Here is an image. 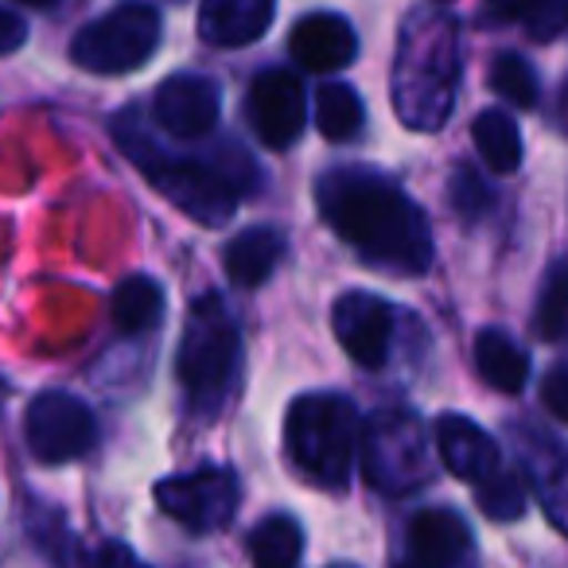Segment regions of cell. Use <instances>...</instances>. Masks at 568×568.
Wrapping results in <instances>:
<instances>
[{
  "label": "cell",
  "instance_id": "obj_1",
  "mask_svg": "<svg viewBox=\"0 0 568 568\" xmlns=\"http://www.w3.org/2000/svg\"><path fill=\"white\" fill-rule=\"evenodd\" d=\"M327 226L386 273H425L433 265V234L420 206L389 180L363 168H335L316 183Z\"/></svg>",
  "mask_w": 568,
  "mask_h": 568
},
{
  "label": "cell",
  "instance_id": "obj_2",
  "mask_svg": "<svg viewBox=\"0 0 568 568\" xmlns=\"http://www.w3.org/2000/svg\"><path fill=\"white\" fill-rule=\"evenodd\" d=\"M459 79V48L452 17L420 9L405 20L394 59V110L409 129L433 133L452 113Z\"/></svg>",
  "mask_w": 568,
  "mask_h": 568
},
{
  "label": "cell",
  "instance_id": "obj_3",
  "mask_svg": "<svg viewBox=\"0 0 568 568\" xmlns=\"http://www.w3.org/2000/svg\"><path fill=\"white\" fill-rule=\"evenodd\" d=\"M113 141L156 183L160 195L172 206H180L187 219H195L199 226H222V222L234 219L237 187L219 164H203V160L168 152L160 141H152V133L136 121V113H121L113 121Z\"/></svg>",
  "mask_w": 568,
  "mask_h": 568
},
{
  "label": "cell",
  "instance_id": "obj_4",
  "mask_svg": "<svg viewBox=\"0 0 568 568\" xmlns=\"http://www.w3.org/2000/svg\"><path fill=\"white\" fill-rule=\"evenodd\" d=\"M358 444H363L358 409L343 394H304L284 417L288 459L304 479L324 490H347Z\"/></svg>",
  "mask_w": 568,
  "mask_h": 568
},
{
  "label": "cell",
  "instance_id": "obj_5",
  "mask_svg": "<svg viewBox=\"0 0 568 568\" xmlns=\"http://www.w3.org/2000/svg\"><path fill=\"white\" fill-rule=\"evenodd\" d=\"M237 363H242V339H237L226 304L219 296H199L191 304L187 327L180 339V358H175L183 397H187L195 417H219L222 402L234 389Z\"/></svg>",
  "mask_w": 568,
  "mask_h": 568
},
{
  "label": "cell",
  "instance_id": "obj_6",
  "mask_svg": "<svg viewBox=\"0 0 568 568\" xmlns=\"http://www.w3.org/2000/svg\"><path fill=\"white\" fill-rule=\"evenodd\" d=\"M160 48V12L141 0L118 4L90 20L71 43V59L90 74H129L144 67Z\"/></svg>",
  "mask_w": 568,
  "mask_h": 568
},
{
  "label": "cell",
  "instance_id": "obj_7",
  "mask_svg": "<svg viewBox=\"0 0 568 568\" xmlns=\"http://www.w3.org/2000/svg\"><path fill=\"white\" fill-rule=\"evenodd\" d=\"M152 495L172 521L195 529V534H214L234 521L242 490H237L234 471L226 467H199V471L160 479Z\"/></svg>",
  "mask_w": 568,
  "mask_h": 568
},
{
  "label": "cell",
  "instance_id": "obj_8",
  "mask_svg": "<svg viewBox=\"0 0 568 568\" xmlns=\"http://www.w3.org/2000/svg\"><path fill=\"white\" fill-rule=\"evenodd\" d=\"M98 420L74 394H40L24 413V440L40 464H71L94 448Z\"/></svg>",
  "mask_w": 568,
  "mask_h": 568
},
{
  "label": "cell",
  "instance_id": "obj_9",
  "mask_svg": "<svg viewBox=\"0 0 568 568\" xmlns=\"http://www.w3.org/2000/svg\"><path fill=\"white\" fill-rule=\"evenodd\" d=\"M366 479L382 490H409L425 479V444L409 413H382L371 420L363 440Z\"/></svg>",
  "mask_w": 568,
  "mask_h": 568
},
{
  "label": "cell",
  "instance_id": "obj_10",
  "mask_svg": "<svg viewBox=\"0 0 568 568\" xmlns=\"http://www.w3.org/2000/svg\"><path fill=\"white\" fill-rule=\"evenodd\" d=\"M250 121L265 149H293L308 121V98L293 71H261L250 87Z\"/></svg>",
  "mask_w": 568,
  "mask_h": 568
},
{
  "label": "cell",
  "instance_id": "obj_11",
  "mask_svg": "<svg viewBox=\"0 0 568 568\" xmlns=\"http://www.w3.org/2000/svg\"><path fill=\"white\" fill-rule=\"evenodd\" d=\"M335 339L343 343L351 358L366 371H378L389 358L394 343V308L374 293H347L335 301L332 312Z\"/></svg>",
  "mask_w": 568,
  "mask_h": 568
},
{
  "label": "cell",
  "instance_id": "obj_12",
  "mask_svg": "<svg viewBox=\"0 0 568 568\" xmlns=\"http://www.w3.org/2000/svg\"><path fill=\"white\" fill-rule=\"evenodd\" d=\"M222 90L206 74H172L152 94V118L172 136H206L219 125Z\"/></svg>",
  "mask_w": 568,
  "mask_h": 568
},
{
  "label": "cell",
  "instance_id": "obj_13",
  "mask_svg": "<svg viewBox=\"0 0 568 568\" xmlns=\"http://www.w3.org/2000/svg\"><path fill=\"white\" fill-rule=\"evenodd\" d=\"M288 55L296 59V67L312 74H332L339 67L355 63L358 55V36L351 28L347 17L335 12H312L288 36Z\"/></svg>",
  "mask_w": 568,
  "mask_h": 568
},
{
  "label": "cell",
  "instance_id": "obj_14",
  "mask_svg": "<svg viewBox=\"0 0 568 568\" xmlns=\"http://www.w3.org/2000/svg\"><path fill=\"white\" fill-rule=\"evenodd\" d=\"M471 552V529L456 510H420L409 521L402 568H459Z\"/></svg>",
  "mask_w": 568,
  "mask_h": 568
},
{
  "label": "cell",
  "instance_id": "obj_15",
  "mask_svg": "<svg viewBox=\"0 0 568 568\" xmlns=\"http://www.w3.org/2000/svg\"><path fill=\"white\" fill-rule=\"evenodd\" d=\"M436 452H440L444 467H448L456 479L475 483L479 487L487 475L498 471V444L483 433L475 420L456 417V413H444L436 420Z\"/></svg>",
  "mask_w": 568,
  "mask_h": 568
},
{
  "label": "cell",
  "instance_id": "obj_16",
  "mask_svg": "<svg viewBox=\"0 0 568 568\" xmlns=\"http://www.w3.org/2000/svg\"><path fill=\"white\" fill-rule=\"evenodd\" d=\"M276 0H203L199 36L214 48H245L268 32Z\"/></svg>",
  "mask_w": 568,
  "mask_h": 568
},
{
  "label": "cell",
  "instance_id": "obj_17",
  "mask_svg": "<svg viewBox=\"0 0 568 568\" xmlns=\"http://www.w3.org/2000/svg\"><path fill=\"white\" fill-rule=\"evenodd\" d=\"M281 253H284V237L273 226H250L226 245L222 265H226V276L237 288H257V284L268 281Z\"/></svg>",
  "mask_w": 568,
  "mask_h": 568
},
{
  "label": "cell",
  "instance_id": "obj_18",
  "mask_svg": "<svg viewBox=\"0 0 568 568\" xmlns=\"http://www.w3.org/2000/svg\"><path fill=\"white\" fill-rule=\"evenodd\" d=\"M475 366H479L483 382L495 386L498 394H518L529 378V355L498 327H487L475 339Z\"/></svg>",
  "mask_w": 568,
  "mask_h": 568
},
{
  "label": "cell",
  "instance_id": "obj_19",
  "mask_svg": "<svg viewBox=\"0 0 568 568\" xmlns=\"http://www.w3.org/2000/svg\"><path fill=\"white\" fill-rule=\"evenodd\" d=\"M164 288H160L152 276H129L113 293V324L121 335H144L164 320Z\"/></svg>",
  "mask_w": 568,
  "mask_h": 568
},
{
  "label": "cell",
  "instance_id": "obj_20",
  "mask_svg": "<svg viewBox=\"0 0 568 568\" xmlns=\"http://www.w3.org/2000/svg\"><path fill=\"white\" fill-rule=\"evenodd\" d=\"M304 552V529L293 514H268L250 534V557L257 568H296Z\"/></svg>",
  "mask_w": 568,
  "mask_h": 568
},
{
  "label": "cell",
  "instance_id": "obj_21",
  "mask_svg": "<svg viewBox=\"0 0 568 568\" xmlns=\"http://www.w3.org/2000/svg\"><path fill=\"white\" fill-rule=\"evenodd\" d=\"M363 125H366V110H363V98L355 94V87H347V82H324L316 90V129L327 141L335 144L355 141Z\"/></svg>",
  "mask_w": 568,
  "mask_h": 568
},
{
  "label": "cell",
  "instance_id": "obj_22",
  "mask_svg": "<svg viewBox=\"0 0 568 568\" xmlns=\"http://www.w3.org/2000/svg\"><path fill=\"white\" fill-rule=\"evenodd\" d=\"M471 141L479 149V156L487 160L490 172L510 175L521 164V133L503 110H487L475 118L471 125Z\"/></svg>",
  "mask_w": 568,
  "mask_h": 568
},
{
  "label": "cell",
  "instance_id": "obj_23",
  "mask_svg": "<svg viewBox=\"0 0 568 568\" xmlns=\"http://www.w3.org/2000/svg\"><path fill=\"white\" fill-rule=\"evenodd\" d=\"M490 90L518 110H534L537 105V74L521 55H498L490 67Z\"/></svg>",
  "mask_w": 568,
  "mask_h": 568
},
{
  "label": "cell",
  "instance_id": "obj_24",
  "mask_svg": "<svg viewBox=\"0 0 568 568\" xmlns=\"http://www.w3.org/2000/svg\"><path fill=\"white\" fill-rule=\"evenodd\" d=\"M479 506L490 521H514L526 514V487L514 471H495L479 483Z\"/></svg>",
  "mask_w": 568,
  "mask_h": 568
},
{
  "label": "cell",
  "instance_id": "obj_25",
  "mask_svg": "<svg viewBox=\"0 0 568 568\" xmlns=\"http://www.w3.org/2000/svg\"><path fill=\"white\" fill-rule=\"evenodd\" d=\"M537 335L541 339H560L568 327V261H560L549 273V284H545L541 304H537V320H534Z\"/></svg>",
  "mask_w": 568,
  "mask_h": 568
},
{
  "label": "cell",
  "instance_id": "obj_26",
  "mask_svg": "<svg viewBox=\"0 0 568 568\" xmlns=\"http://www.w3.org/2000/svg\"><path fill=\"white\" fill-rule=\"evenodd\" d=\"M448 199L464 219H479V211H487L490 195H487V183L471 172V168H456L452 175V187H448Z\"/></svg>",
  "mask_w": 568,
  "mask_h": 568
},
{
  "label": "cell",
  "instance_id": "obj_27",
  "mask_svg": "<svg viewBox=\"0 0 568 568\" xmlns=\"http://www.w3.org/2000/svg\"><path fill=\"white\" fill-rule=\"evenodd\" d=\"M541 402H545V409H549L552 417L565 420V425H568V371H565V366H557V371L545 374V382H541Z\"/></svg>",
  "mask_w": 568,
  "mask_h": 568
},
{
  "label": "cell",
  "instance_id": "obj_28",
  "mask_svg": "<svg viewBox=\"0 0 568 568\" xmlns=\"http://www.w3.org/2000/svg\"><path fill=\"white\" fill-rule=\"evenodd\" d=\"M28 40V24L12 9H0V59L17 55Z\"/></svg>",
  "mask_w": 568,
  "mask_h": 568
},
{
  "label": "cell",
  "instance_id": "obj_29",
  "mask_svg": "<svg viewBox=\"0 0 568 568\" xmlns=\"http://www.w3.org/2000/svg\"><path fill=\"white\" fill-rule=\"evenodd\" d=\"M560 121L568 125V82H565V94H560Z\"/></svg>",
  "mask_w": 568,
  "mask_h": 568
},
{
  "label": "cell",
  "instance_id": "obj_30",
  "mask_svg": "<svg viewBox=\"0 0 568 568\" xmlns=\"http://www.w3.org/2000/svg\"><path fill=\"white\" fill-rule=\"evenodd\" d=\"M17 4H32V9H51L55 0H17Z\"/></svg>",
  "mask_w": 568,
  "mask_h": 568
},
{
  "label": "cell",
  "instance_id": "obj_31",
  "mask_svg": "<svg viewBox=\"0 0 568 568\" xmlns=\"http://www.w3.org/2000/svg\"><path fill=\"white\" fill-rule=\"evenodd\" d=\"M335 568H351V565H335Z\"/></svg>",
  "mask_w": 568,
  "mask_h": 568
}]
</instances>
